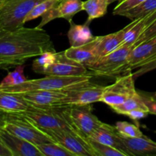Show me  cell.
<instances>
[{"instance_id": "10", "label": "cell", "mask_w": 156, "mask_h": 156, "mask_svg": "<svg viewBox=\"0 0 156 156\" xmlns=\"http://www.w3.org/2000/svg\"><path fill=\"white\" fill-rule=\"evenodd\" d=\"M67 114L73 129L86 139L102 123L93 114L91 105H68Z\"/></svg>"}, {"instance_id": "7", "label": "cell", "mask_w": 156, "mask_h": 156, "mask_svg": "<svg viewBox=\"0 0 156 156\" xmlns=\"http://www.w3.org/2000/svg\"><path fill=\"white\" fill-rule=\"evenodd\" d=\"M133 73L137 77L156 69V37L133 47L128 59L126 70L136 69Z\"/></svg>"}, {"instance_id": "26", "label": "cell", "mask_w": 156, "mask_h": 156, "mask_svg": "<svg viewBox=\"0 0 156 156\" xmlns=\"http://www.w3.org/2000/svg\"><path fill=\"white\" fill-rule=\"evenodd\" d=\"M56 59H57L56 52H45L33 61L32 69L34 73L44 75L45 72L54 63Z\"/></svg>"}, {"instance_id": "15", "label": "cell", "mask_w": 156, "mask_h": 156, "mask_svg": "<svg viewBox=\"0 0 156 156\" xmlns=\"http://www.w3.org/2000/svg\"><path fill=\"white\" fill-rule=\"evenodd\" d=\"M88 74V68L83 64L69 59L64 52L57 53V59L44 75L60 76H79Z\"/></svg>"}, {"instance_id": "30", "label": "cell", "mask_w": 156, "mask_h": 156, "mask_svg": "<svg viewBox=\"0 0 156 156\" xmlns=\"http://www.w3.org/2000/svg\"><path fill=\"white\" fill-rule=\"evenodd\" d=\"M115 127L121 136L128 138L143 136V133L139 126L126 121H119L116 123Z\"/></svg>"}, {"instance_id": "29", "label": "cell", "mask_w": 156, "mask_h": 156, "mask_svg": "<svg viewBox=\"0 0 156 156\" xmlns=\"http://www.w3.org/2000/svg\"><path fill=\"white\" fill-rule=\"evenodd\" d=\"M37 147L42 152L44 156H75L68 149L55 142H49L38 145Z\"/></svg>"}, {"instance_id": "34", "label": "cell", "mask_w": 156, "mask_h": 156, "mask_svg": "<svg viewBox=\"0 0 156 156\" xmlns=\"http://www.w3.org/2000/svg\"><path fill=\"white\" fill-rule=\"evenodd\" d=\"M139 92L149 109V114L156 115V98L154 95H150L148 93L143 92V91H139Z\"/></svg>"}, {"instance_id": "32", "label": "cell", "mask_w": 156, "mask_h": 156, "mask_svg": "<svg viewBox=\"0 0 156 156\" xmlns=\"http://www.w3.org/2000/svg\"><path fill=\"white\" fill-rule=\"evenodd\" d=\"M144 1L146 0H123V1L118 2V4L113 11V15H120L124 12L136 7Z\"/></svg>"}, {"instance_id": "3", "label": "cell", "mask_w": 156, "mask_h": 156, "mask_svg": "<svg viewBox=\"0 0 156 156\" xmlns=\"http://www.w3.org/2000/svg\"><path fill=\"white\" fill-rule=\"evenodd\" d=\"M68 105L40 108L30 105L22 116L30 120L41 130L73 129L67 114Z\"/></svg>"}, {"instance_id": "33", "label": "cell", "mask_w": 156, "mask_h": 156, "mask_svg": "<svg viewBox=\"0 0 156 156\" xmlns=\"http://www.w3.org/2000/svg\"><path fill=\"white\" fill-rule=\"evenodd\" d=\"M156 37V19L155 21L140 35V37L138 38V40L136 41V42L135 43V44L133 45V47L135 46L139 45V44H142V43L145 42V41H147L149 40L152 39Z\"/></svg>"}, {"instance_id": "28", "label": "cell", "mask_w": 156, "mask_h": 156, "mask_svg": "<svg viewBox=\"0 0 156 156\" xmlns=\"http://www.w3.org/2000/svg\"><path fill=\"white\" fill-rule=\"evenodd\" d=\"M59 1L60 0H44V1L41 2L37 5H36L33 8V9L27 14V15L24 18V23L25 24V23L36 19L39 17H42L46 12L56 6L59 2Z\"/></svg>"}, {"instance_id": "27", "label": "cell", "mask_w": 156, "mask_h": 156, "mask_svg": "<svg viewBox=\"0 0 156 156\" xmlns=\"http://www.w3.org/2000/svg\"><path fill=\"white\" fill-rule=\"evenodd\" d=\"M24 66L20 65L15 67L14 71L9 72L0 82V88L16 86L27 81V78L24 74Z\"/></svg>"}, {"instance_id": "21", "label": "cell", "mask_w": 156, "mask_h": 156, "mask_svg": "<svg viewBox=\"0 0 156 156\" xmlns=\"http://www.w3.org/2000/svg\"><path fill=\"white\" fill-rule=\"evenodd\" d=\"M89 23L77 24L73 21L69 22V29L67 33L70 47H76L91 42L95 37L92 34Z\"/></svg>"}, {"instance_id": "37", "label": "cell", "mask_w": 156, "mask_h": 156, "mask_svg": "<svg viewBox=\"0 0 156 156\" xmlns=\"http://www.w3.org/2000/svg\"><path fill=\"white\" fill-rule=\"evenodd\" d=\"M6 116H7V113L4 112L2 111H0V133L4 129L5 124Z\"/></svg>"}, {"instance_id": "16", "label": "cell", "mask_w": 156, "mask_h": 156, "mask_svg": "<svg viewBox=\"0 0 156 156\" xmlns=\"http://www.w3.org/2000/svg\"><path fill=\"white\" fill-rule=\"evenodd\" d=\"M0 140L9 148L13 156H44L37 146L10 133L5 129L0 133Z\"/></svg>"}, {"instance_id": "38", "label": "cell", "mask_w": 156, "mask_h": 156, "mask_svg": "<svg viewBox=\"0 0 156 156\" xmlns=\"http://www.w3.org/2000/svg\"><path fill=\"white\" fill-rule=\"evenodd\" d=\"M6 1H7V0H0V6H1L3 3L5 2Z\"/></svg>"}, {"instance_id": "4", "label": "cell", "mask_w": 156, "mask_h": 156, "mask_svg": "<svg viewBox=\"0 0 156 156\" xmlns=\"http://www.w3.org/2000/svg\"><path fill=\"white\" fill-rule=\"evenodd\" d=\"M133 47H120L112 53L97 59L88 69L93 76L116 77L123 74L126 71V65L129 54Z\"/></svg>"}, {"instance_id": "39", "label": "cell", "mask_w": 156, "mask_h": 156, "mask_svg": "<svg viewBox=\"0 0 156 156\" xmlns=\"http://www.w3.org/2000/svg\"><path fill=\"white\" fill-rule=\"evenodd\" d=\"M115 1H119V0H109V2H110V4H111V3L114 2H115Z\"/></svg>"}, {"instance_id": "35", "label": "cell", "mask_w": 156, "mask_h": 156, "mask_svg": "<svg viewBox=\"0 0 156 156\" xmlns=\"http://www.w3.org/2000/svg\"><path fill=\"white\" fill-rule=\"evenodd\" d=\"M149 114V110L147 109H143V108H136V109L132 110L131 111L128 112L126 114L128 117L136 122L137 126H139V120H142V119L145 118L148 116Z\"/></svg>"}, {"instance_id": "22", "label": "cell", "mask_w": 156, "mask_h": 156, "mask_svg": "<svg viewBox=\"0 0 156 156\" xmlns=\"http://www.w3.org/2000/svg\"><path fill=\"white\" fill-rule=\"evenodd\" d=\"M123 35L124 30L122 29L115 33L109 34L105 36H99L97 50L98 58L100 59L119 48L123 43Z\"/></svg>"}, {"instance_id": "23", "label": "cell", "mask_w": 156, "mask_h": 156, "mask_svg": "<svg viewBox=\"0 0 156 156\" xmlns=\"http://www.w3.org/2000/svg\"><path fill=\"white\" fill-rule=\"evenodd\" d=\"M109 5V0H87L83 2L82 9L88 14L85 22L91 24L94 19L105 16Z\"/></svg>"}, {"instance_id": "40", "label": "cell", "mask_w": 156, "mask_h": 156, "mask_svg": "<svg viewBox=\"0 0 156 156\" xmlns=\"http://www.w3.org/2000/svg\"><path fill=\"white\" fill-rule=\"evenodd\" d=\"M154 96H155V97L156 98V92L155 93V94H154Z\"/></svg>"}, {"instance_id": "20", "label": "cell", "mask_w": 156, "mask_h": 156, "mask_svg": "<svg viewBox=\"0 0 156 156\" xmlns=\"http://www.w3.org/2000/svg\"><path fill=\"white\" fill-rule=\"evenodd\" d=\"M30 105L21 94L0 89V111L7 114H21L25 112Z\"/></svg>"}, {"instance_id": "2", "label": "cell", "mask_w": 156, "mask_h": 156, "mask_svg": "<svg viewBox=\"0 0 156 156\" xmlns=\"http://www.w3.org/2000/svg\"><path fill=\"white\" fill-rule=\"evenodd\" d=\"M93 75L88 73L79 76H60L46 75L45 77L27 80L20 85L8 88H0L5 91L15 94H24L34 91H60L68 90L91 82Z\"/></svg>"}, {"instance_id": "12", "label": "cell", "mask_w": 156, "mask_h": 156, "mask_svg": "<svg viewBox=\"0 0 156 156\" xmlns=\"http://www.w3.org/2000/svg\"><path fill=\"white\" fill-rule=\"evenodd\" d=\"M82 4V0H60L56 6L41 17V22L37 27L43 28L44 26L56 18H64L69 23L76 14L83 11Z\"/></svg>"}, {"instance_id": "11", "label": "cell", "mask_w": 156, "mask_h": 156, "mask_svg": "<svg viewBox=\"0 0 156 156\" xmlns=\"http://www.w3.org/2000/svg\"><path fill=\"white\" fill-rule=\"evenodd\" d=\"M106 86L89 82L66 90L64 105H86L101 102Z\"/></svg>"}, {"instance_id": "18", "label": "cell", "mask_w": 156, "mask_h": 156, "mask_svg": "<svg viewBox=\"0 0 156 156\" xmlns=\"http://www.w3.org/2000/svg\"><path fill=\"white\" fill-rule=\"evenodd\" d=\"M156 10L138 20L132 21L130 24L123 27L124 35L120 47H133L140 35L155 21Z\"/></svg>"}, {"instance_id": "6", "label": "cell", "mask_w": 156, "mask_h": 156, "mask_svg": "<svg viewBox=\"0 0 156 156\" xmlns=\"http://www.w3.org/2000/svg\"><path fill=\"white\" fill-rule=\"evenodd\" d=\"M4 129L35 146L53 142L45 133L20 114H7Z\"/></svg>"}, {"instance_id": "17", "label": "cell", "mask_w": 156, "mask_h": 156, "mask_svg": "<svg viewBox=\"0 0 156 156\" xmlns=\"http://www.w3.org/2000/svg\"><path fill=\"white\" fill-rule=\"evenodd\" d=\"M99 36L95 37L93 41L79 47H70L64 50V54L69 59L83 64L88 67L95 62L98 58V44Z\"/></svg>"}, {"instance_id": "19", "label": "cell", "mask_w": 156, "mask_h": 156, "mask_svg": "<svg viewBox=\"0 0 156 156\" xmlns=\"http://www.w3.org/2000/svg\"><path fill=\"white\" fill-rule=\"evenodd\" d=\"M120 136L132 156L156 155V142L146 136L136 138H128L121 135Z\"/></svg>"}, {"instance_id": "41", "label": "cell", "mask_w": 156, "mask_h": 156, "mask_svg": "<svg viewBox=\"0 0 156 156\" xmlns=\"http://www.w3.org/2000/svg\"><path fill=\"white\" fill-rule=\"evenodd\" d=\"M121 1H123V0H119V2H121Z\"/></svg>"}, {"instance_id": "1", "label": "cell", "mask_w": 156, "mask_h": 156, "mask_svg": "<svg viewBox=\"0 0 156 156\" xmlns=\"http://www.w3.org/2000/svg\"><path fill=\"white\" fill-rule=\"evenodd\" d=\"M47 51L56 52L50 36L41 27L0 30V69L9 70Z\"/></svg>"}, {"instance_id": "13", "label": "cell", "mask_w": 156, "mask_h": 156, "mask_svg": "<svg viewBox=\"0 0 156 156\" xmlns=\"http://www.w3.org/2000/svg\"><path fill=\"white\" fill-rule=\"evenodd\" d=\"M88 139L101 144L116 148L124 152L126 156H132L125 146L115 126L108 123L102 122L101 124L97 129H94V132L89 136Z\"/></svg>"}, {"instance_id": "24", "label": "cell", "mask_w": 156, "mask_h": 156, "mask_svg": "<svg viewBox=\"0 0 156 156\" xmlns=\"http://www.w3.org/2000/svg\"><path fill=\"white\" fill-rule=\"evenodd\" d=\"M156 10V0H146L136 7L122 13L120 16L127 18L130 21H135L143 18Z\"/></svg>"}, {"instance_id": "5", "label": "cell", "mask_w": 156, "mask_h": 156, "mask_svg": "<svg viewBox=\"0 0 156 156\" xmlns=\"http://www.w3.org/2000/svg\"><path fill=\"white\" fill-rule=\"evenodd\" d=\"M42 1L7 0L0 6V30H14L23 27L27 14Z\"/></svg>"}, {"instance_id": "31", "label": "cell", "mask_w": 156, "mask_h": 156, "mask_svg": "<svg viewBox=\"0 0 156 156\" xmlns=\"http://www.w3.org/2000/svg\"><path fill=\"white\" fill-rule=\"evenodd\" d=\"M88 141L94 152H95L96 156H126L124 152L116 148L101 144V143L90 140H88Z\"/></svg>"}, {"instance_id": "36", "label": "cell", "mask_w": 156, "mask_h": 156, "mask_svg": "<svg viewBox=\"0 0 156 156\" xmlns=\"http://www.w3.org/2000/svg\"><path fill=\"white\" fill-rule=\"evenodd\" d=\"M0 156H13L9 148L0 140Z\"/></svg>"}, {"instance_id": "14", "label": "cell", "mask_w": 156, "mask_h": 156, "mask_svg": "<svg viewBox=\"0 0 156 156\" xmlns=\"http://www.w3.org/2000/svg\"><path fill=\"white\" fill-rule=\"evenodd\" d=\"M66 94V90H60L34 91L21 94L30 105L40 108H50L64 105Z\"/></svg>"}, {"instance_id": "25", "label": "cell", "mask_w": 156, "mask_h": 156, "mask_svg": "<svg viewBox=\"0 0 156 156\" xmlns=\"http://www.w3.org/2000/svg\"><path fill=\"white\" fill-rule=\"evenodd\" d=\"M111 108L117 114H122V115H126L128 112L131 111L132 110L136 109V108H143V109L149 110L146 107V104L143 101L139 91H137L136 94H134L133 96L125 101L123 103L120 104L119 105L111 107Z\"/></svg>"}, {"instance_id": "9", "label": "cell", "mask_w": 156, "mask_h": 156, "mask_svg": "<svg viewBox=\"0 0 156 156\" xmlns=\"http://www.w3.org/2000/svg\"><path fill=\"white\" fill-rule=\"evenodd\" d=\"M53 142L71 152L75 156H96L88 139L73 129L42 130Z\"/></svg>"}, {"instance_id": "8", "label": "cell", "mask_w": 156, "mask_h": 156, "mask_svg": "<svg viewBox=\"0 0 156 156\" xmlns=\"http://www.w3.org/2000/svg\"><path fill=\"white\" fill-rule=\"evenodd\" d=\"M129 69L116 79L115 82L106 86L101 102L111 108L123 103L125 101L137 93L134 83V76Z\"/></svg>"}]
</instances>
